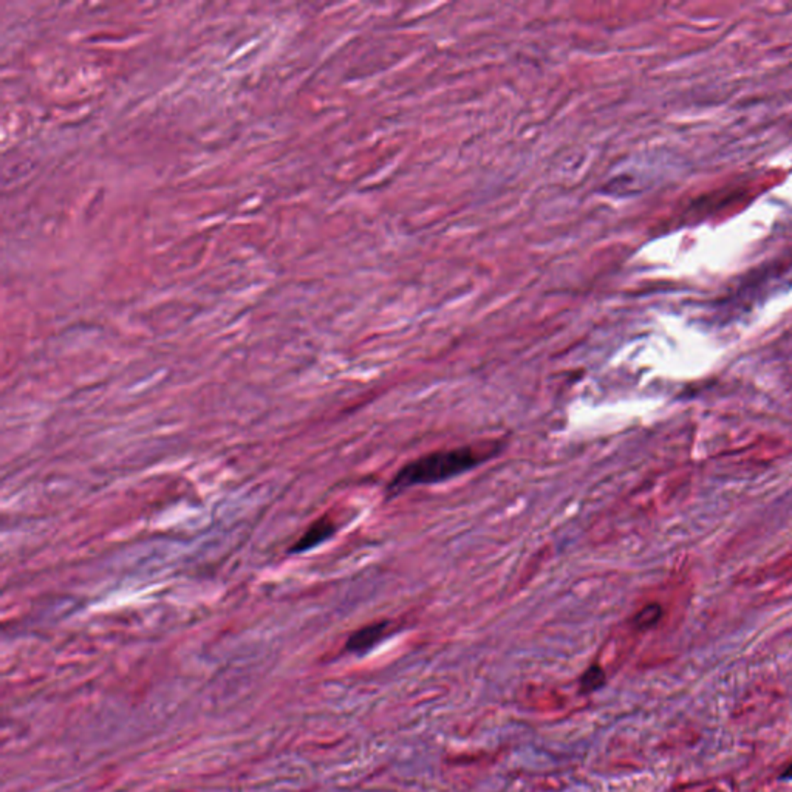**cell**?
<instances>
[{
    "mask_svg": "<svg viewBox=\"0 0 792 792\" xmlns=\"http://www.w3.org/2000/svg\"><path fill=\"white\" fill-rule=\"evenodd\" d=\"M499 447L461 446L438 450L416 458L399 469L387 486V497L394 499L412 486L433 484L455 478L499 454Z\"/></svg>",
    "mask_w": 792,
    "mask_h": 792,
    "instance_id": "cell-1",
    "label": "cell"
},
{
    "mask_svg": "<svg viewBox=\"0 0 792 792\" xmlns=\"http://www.w3.org/2000/svg\"><path fill=\"white\" fill-rule=\"evenodd\" d=\"M661 616H663V610H661V607L658 604H650L647 607H644L642 610L636 616H634L633 622L639 630H647V629H651V626L658 624V621L661 619Z\"/></svg>",
    "mask_w": 792,
    "mask_h": 792,
    "instance_id": "cell-5",
    "label": "cell"
},
{
    "mask_svg": "<svg viewBox=\"0 0 792 792\" xmlns=\"http://www.w3.org/2000/svg\"><path fill=\"white\" fill-rule=\"evenodd\" d=\"M336 531L335 521L328 516L320 517L315 524H311L310 528L305 531V534L300 537V541L291 548V553H305L311 548L325 542L327 538L332 537Z\"/></svg>",
    "mask_w": 792,
    "mask_h": 792,
    "instance_id": "cell-3",
    "label": "cell"
},
{
    "mask_svg": "<svg viewBox=\"0 0 792 792\" xmlns=\"http://www.w3.org/2000/svg\"><path fill=\"white\" fill-rule=\"evenodd\" d=\"M387 629H389L387 621L362 626L361 630L353 633L352 636L348 638L345 647L348 651H352V653L362 655L365 651L371 650L382 638H384Z\"/></svg>",
    "mask_w": 792,
    "mask_h": 792,
    "instance_id": "cell-2",
    "label": "cell"
},
{
    "mask_svg": "<svg viewBox=\"0 0 792 792\" xmlns=\"http://www.w3.org/2000/svg\"><path fill=\"white\" fill-rule=\"evenodd\" d=\"M605 672L602 670V667L599 666H591L590 668L585 670V673L580 676V692L582 693H593L596 690H599L600 687L605 685Z\"/></svg>",
    "mask_w": 792,
    "mask_h": 792,
    "instance_id": "cell-4",
    "label": "cell"
},
{
    "mask_svg": "<svg viewBox=\"0 0 792 792\" xmlns=\"http://www.w3.org/2000/svg\"><path fill=\"white\" fill-rule=\"evenodd\" d=\"M780 779H781V780H792V763L788 766L786 771L781 774V777H780Z\"/></svg>",
    "mask_w": 792,
    "mask_h": 792,
    "instance_id": "cell-6",
    "label": "cell"
}]
</instances>
